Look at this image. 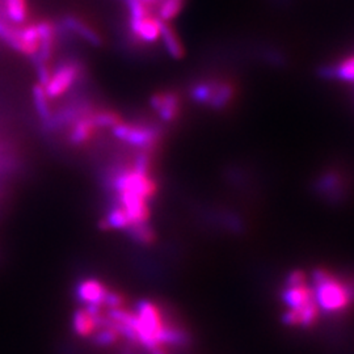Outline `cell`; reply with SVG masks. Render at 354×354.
Wrapping results in <instances>:
<instances>
[{
	"instance_id": "9a60e30c",
	"label": "cell",
	"mask_w": 354,
	"mask_h": 354,
	"mask_svg": "<svg viewBox=\"0 0 354 354\" xmlns=\"http://www.w3.org/2000/svg\"><path fill=\"white\" fill-rule=\"evenodd\" d=\"M322 75L354 84V55L348 57L340 64L322 68Z\"/></svg>"
},
{
	"instance_id": "277c9868",
	"label": "cell",
	"mask_w": 354,
	"mask_h": 354,
	"mask_svg": "<svg viewBox=\"0 0 354 354\" xmlns=\"http://www.w3.org/2000/svg\"><path fill=\"white\" fill-rule=\"evenodd\" d=\"M152 111L165 124H172L181 114V97L174 91H162L153 93L150 99Z\"/></svg>"
},
{
	"instance_id": "2e32d148",
	"label": "cell",
	"mask_w": 354,
	"mask_h": 354,
	"mask_svg": "<svg viewBox=\"0 0 354 354\" xmlns=\"http://www.w3.org/2000/svg\"><path fill=\"white\" fill-rule=\"evenodd\" d=\"M32 96H33V104H35L37 115L42 121V124L46 125L53 117V111H51L50 99L46 95L45 87L41 86L39 83H36L32 89Z\"/></svg>"
},
{
	"instance_id": "5b68a950",
	"label": "cell",
	"mask_w": 354,
	"mask_h": 354,
	"mask_svg": "<svg viewBox=\"0 0 354 354\" xmlns=\"http://www.w3.org/2000/svg\"><path fill=\"white\" fill-rule=\"evenodd\" d=\"M117 194H118V205L125 210L131 225L150 222L151 210L149 206V200L131 192H120Z\"/></svg>"
},
{
	"instance_id": "9c48e42d",
	"label": "cell",
	"mask_w": 354,
	"mask_h": 354,
	"mask_svg": "<svg viewBox=\"0 0 354 354\" xmlns=\"http://www.w3.org/2000/svg\"><path fill=\"white\" fill-rule=\"evenodd\" d=\"M317 189L323 197L328 200H340L344 197L345 190L342 175L335 171H329L322 175L317 181Z\"/></svg>"
},
{
	"instance_id": "6da1fadb",
	"label": "cell",
	"mask_w": 354,
	"mask_h": 354,
	"mask_svg": "<svg viewBox=\"0 0 354 354\" xmlns=\"http://www.w3.org/2000/svg\"><path fill=\"white\" fill-rule=\"evenodd\" d=\"M311 281L319 308L340 314L354 304L345 277H340L326 268H317L311 273Z\"/></svg>"
},
{
	"instance_id": "8fae6325",
	"label": "cell",
	"mask_w": 354,
	"mask_h": 354,
	"mask_svg": "<svg viewBox=\"0 0 354 354\" xmlns=\"http://www.w3.org/2000/svg\"><path fill=\"white\" fill-rule=\"evenodd\" d=\"M160 38L163 42L165 51L168 55L174 59H181L184 57V46L180 41V38L174 30V28L169 26V23H165L160 20Z\"/></svg>"
},
{
	"instance_id": "52a82bcc",
	"label": "cell",
	"mask_w": 354,
	"mask_h": 354,
	"mask_svg": "<svg viewBox=\"0 0 354 354\" xmlns=\"http://www.w3.org/2000/svg\"><path fill=\"white\" fill-rule=\"evenodd\" d=\"M108 289H109L108 286H105L97 279H86L77 285L76 297H77V301L84 306L102 307V301Z\"/></svg>"
},
{
	"instance_id": "5bb4252c",
	"label": "cell",
	"mask_w": 354,
	"mask_h": 354,
	"mask_svg": "<svg viewBox=\"0 0 354 354\" xmlns=\"http://www.w3.org/2000/svg\"><path fill=\"white\" fill-rule=\"evenodd\" d=\"M7 21L15 26H23L29 17L28 0H3Z\"/></svg>"
},
{
	"instance_id": "ffe728a7",
	"label": "cell",
	"mask_w": 354,
	"mask_h": 354,
	"mask_svg": "<svg viewBox=\"0 0 354 354\" xmlns=\"http://www.w3.org/2000/svg\"><path fill=\"white\" fill-rule=\"evenodd\" d=\"M185 4V0H162L158 6V17L165 21L169 23L174 19H176L180 12L183 11Z\"/></svg>"
},
{
	"instance_id": "ac0fdd59",
	"label": "cell",
	"mask_w": 354,
	"mask_h": 354,
	"mask_svg": "<svg viewBox=\"0 0 354 354\" xmlns=\"http://www.w3.org/2000/svg\"><path fill=\"white\" fill-rule=\"evenodd\" d=\"M130 219L127 218L125 210L117 203L109 210L106 218L102 222V227L112 228V230H125L130 226Z\"/></svg>"
},
{
	"instance_id": "8992f818",
	"label": "cell",
	"mask_w": 354,
	"mask_h": 354,
	"mask_svg": "<svg viewBox=\"0 0 354 354\" xmlns=\"http://www.w3.org/2000/svg\"><path fill=\"white\" fill-rule=\"evenodd\" d=\"M62 28L66 32H70L75 35L76 37L83 39L89 45L95 48H100L104 45V38L102 33L95 28L87 23L84 19L76 15H66L62 19Z\"/></svg>"
},
{
	"instance_id": "30bf717a",
	"label": "cell",
	"mask_w": 354,
	"mask_h": 354,
	"mask_svg": "<svg viewBox=\"0 0 354 354\" xmlns=\"http://www.w3.org/2000/svg\"><path fill=\"white\" fill-rule=\"evenodd\" d=\"M133 37L140 44H155L160 38V19L150 13L140 23Z\"/></svg>"
},
{
	"instance_id": "7c38bea8",
	"label": "cell",
	"mask_w": 354,
	"mask_h": 354,
	"mask_svg": "<svg viewBox=\"0 0 354 354\" xmlns=\"http://www.w3.org/2000/svg\"><path fill=\"white\" fill-rule=\"evenodd\" d=\"M235 95H236V88L234 84L218 80L213 97L207 106H210L214 111H223L232 102Z\"/></svg>"
},
{
	"instance_id": "4fadbf2b",
	"label": "cell",
	"mask_w": 354,
	"mask_h": 354,
	"mask_svg": "<svg viewBox=\"0 0 354 354\" xmlns=\"http://www.w3.org/2000/svg\"><path fill=\"white\" fill-rule=\"evenodd\" d=\"M97 327V317H95L87 308L76 311L73 317V328L80 337H91Z\"/></svg>"
},
{
	"instance_id": "7a4b0ae2",
	"label": "cell",
	"mask_w": 354,
	"mask_h": 354,
	"mask_svg": "<svg viewBox=\"0 0 354 354\" xmlns=\"http://www.w3.org/2000/svg\"><path fill=\"white\" fill-rule=\"evenodd\" d=\"M112 134L117 140L125 142L131 147L140 149L142 151H151L159 146L163 137V131L159 127L145 122H121L112 129Z\"/></svg>"
},
{
	"instance_id": "d6986e66",
	"label": "cell",
	"mask_w": 354,
	"mask_h": 354,
	"mask_svg": "<svg viewBox=\"0 0 354 354\" xmlns=\"http://www.w3.org/2000/svg\"><path fill=\"white\" fill-rule=\"evenodd\" d=\"M129 235L134 241H138L142 245H151L155 241V232L149 222L133 223L127 230Z\"/></svg>"
},
{
	"instance_id": "3957f363",
	"label": "cell",
	"mask_w": 354,
	"mask_h": 354,
	"mask_svg": "<svg viewBox=\"0 0 354 354\" xmlns=\"http://www.w3.org/2000/svg\"><path fill=\"white\" fill-rule=\"evenodd\" d=\"M83 73L82 64L77 61H67L59 64L54 73H51L49 83L45 91L49 99H58L66 95L70 89L79 82V77Z\"/></svg>"
},
{
	"instance_id": "e0dca14e",
	"label": "cell",
	"mask_w": 354,
	"mask_h": 354,
	"mask_svg": "<svg viewBox=\"0 0 354 354\" xmlns=\"http://www.w3.org/2000/svg\"><path fill=\"white\" fill-rule=\"evenodd\" d=\"M91 117L97 129H113L124 121L122 115L113 109H92Z\"/></svg>"
},
{
	"instance_id": "ba28073f",
	"label": "cell",
	"mask_w": 354,
	"mask_h": 354,
	"mask_svg": "<svg viewBox=\"0 0 354 354\" xmlns=\"http://www.w3.org/2000/svg\"><path fill=\"white\" fill-rule=\"evenodd\" d=\"M91 112L79 117L76 121L73 122L74 125L71 127L70 134H68V140L71 145H74V146L86 145L96 136L97 127L95 125V122L91 117Z\"/></svg>"
}]
</instances>
